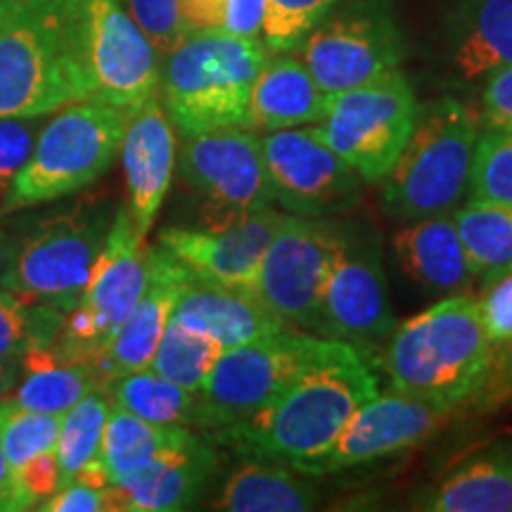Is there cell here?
<instances>
[{"label":"cell","mask_w":512,"mask_h":512,"mask_svg":"<svg viewBox=\"0 0 512 512\" xmlns=\"http://www.w3.org/2000/svg\"><path fill=\"white\" fill-rule=\"evenodd\" d=\"M377 394V377L361 351L337 342L261 411L214 432L242 456L271 460L304 475L323 456L361 403Z\"/></svg>","instance_id":"obj_1"},{"label":"cell","mask_w":512,"mask_h":512,"mask_svg":"<svg viewBox=\"0 0 512 512\" xmlns=\"http://www.w3.org/2000/svg\"><path fill=\"white\" fill-rule=\"evenodd\" d=\"M91 100L79 0H15L0 29V119Z\"/></svg>","instance_id":"obj_2"},{"label":"cell","mask_w":512,"mask_h":512,"mask_svg":"<svg viewBox=\"0 0 512 512\" xmlns=\"http://www.w3.org/2000/svg\"><path fill=\"white\" fill-rule=\"evenodd\" d=\"M491 347L477 299L453 294L396 325L384 368L396 392L456 408L484 382Z\"/></svg>","instance_id":"obj_3"},{"label":"cell","mask_w":512,"mask_h":512,"mask_svg":"<svg viewBox=\"0 0 512 512\" xmlns=\"http://www.w3.org/2000/svg\"><path fill=\"white\" fill-rule=\"evenodd\" d=\"M271 48L261 38L211 31L185 36L166 55L159 91L166 117L181 136L245 128L252 83Z\"/></svg>","instance_id":"obj_4"},{"label":"cell","mask_w":512,"mask_h":512,"mask_svg":"<svg viewBox=\"0 0 512 512\" xmlns=\"http://www.w3.org/2000/svg\"><path fill=\"white\" fill-rule=\"evenodd\" d=\"M479 117L451 95L418 102L406 147L382 181V204L401 221L451 214L467 188Z\"/></svg>","instance_id":"obj_5"},{"label":"cell","mask_w":512,"mask_h":512,"mask_svg":"<svg viewBox=\"0 0 512 512\" xmlns=\"http://www.w3.org/2000/svg\"><path fill=\"white\" fill-rule=\"evenodd\" d=\"M131 114L98 100L62 107L38 133L29 162L12 185L5 214L93 185L119 155Z\"/></svg>","instance_id":"obj_6"},{"label":"cell","mask_w":512,"mask_h":512,"mask_svg":"<svg viewBox=\"0 0 512 512\" xmlns=\"http://www.w3.org/2000/svg\"><path fill=\"white\" fill-rule=\"evenodd\" d=\"M112 219L105 204L83 202L36 223L17 245H10L0 273L3 290L24 302L74 311Z\"/></svg>","instance_id":"obj_7"},{"label":"cell","mask_w":512,"mask_h":512,"mask_svg":"<svg viewBox=\"0 0 512 512\" xmlns=\"http://www.w3.org/2000/svg\"><path fill=\"white\" fill-rule=\"evenodd\" d=\"M337 342L283 330L226 349L197 394V427L214 434L261 411L306 368L328 356Z\"/></svg>","instance_id":"obj_8"},{"label":"cell","mask_w":512,"mask_h":512,"mask_svg":"<svg viewBox=\"0 0 512 512\" xmlns=\"http://www.w3.org/2000/svg\"><path fill=\"white\" fill-rule=\"evenodd\" d=\"M292 53L335 95L401 69L406 43L392 0H337Z\"/></svg>","instance_id":"obj_9"},{"label":"cell","mask_w":512,"mask_h":512,"mask_svg":"<svg viewBox=\"0 0 512 512\" xmlns=\"http://www.w3.org/2000/svg\"><path fill=\"white\" fill-rule=\"evenodd\" d=\"M418 100L401 69L330 95L318 128L366 183H382L411 138Z\"/></svg>","instance_id":"obj_10"},{"label":"cell","mask_w":512,"mask_h":512,"mask_svg":"<svg viewBox=\"0 0 512 512\" xmlns=\"http://www.w3.org/2000/svg\"><path fill=\"white\" fill-rule=\"evenodd\" d=\"M145 238L133 226L126 207L114 211L105 245L95 259L91 278L74 311L64 316L55 347L64 356L88 363L105 349L114 332L124 323L147 283Z\"/></svg>","instance_id":"obj_11"},{"label":"cell","mask_w":512,"mask_h":512,"mask_svg":"<svg viewBox=\"0 0 512 512\" xmlns=\"http://www.w3.org/2000/svg\"><path fill=\"white\" fill-rule=\"evenodd\" d=\"M181 178L200 200L202 228H223L275 204L259 133L249 128L185 136Z\"/></svg>","instance_id":"obj_12"},{"label":"cell","mask_w":512,"mask_h":512,"mask_svg":"<svg viewBox=\"0 0 512 512\" xmlns=\"http://www.w3.org/2000/svg\"><path fill=\"white\" fill-rule=\"evenodd\" d=\"M344 230L325 219L285 214L268 242L252 294L287 330L318 332L325 280Z\"/></svg>","instance_id":"obj_13"},{"label":"cell","mask_w":512,"mask_h":512,"mask_svg":"<svg viewBox=\"0 0 512 512\" xmlns=\"http://www.w3.org/2000/svg\"><path fill=\"white\" fill-rule=\"evenodd\" d=\"M91 100L136 112L159 91L157 48L119 0H79Z\"/></svg>","instance_id":"obj_14"},{"label":"cell","mask_w":512,"mask_h":512,"mask_svg":"<svg viewBox=\"0 0 512 512\" xmlns=\"http://www.w3.org/2000/svg\"><path fill=\"white\" fill-rule=\"evenodd\" d=\"M275 202L287 214L328 219L354 207L361 178L337 155L318 126L259 133Z\"/></svg>","instance_id":"obj_15"},{"label":"cell","mask_w":512,"mask_h":512,"mask_svg":"<svg viewBox=\"0 0 512 512\" xmlns=\"http://www.w3.org/2000/svg\"><path fill=\"white\" fill-rule=\"evenodd\" d=\"M394 328L380 240L344 230L325 280L318 332L356 349H375L387 342Z\"/></svg>","instance_id":"obj_16"},{"label":"cell","mask_w":512,"mask_h":512,"mask_svg":"<svg viewBox=\"0 0 512 512\" xmlns=\"http://www.w3.org/2000/svg\"><path fill=\"white\" fill-rule=\"evenodd\" d=\"M451 411L453 408L441 403L396 389L370 396L356 408L328 451L306 467L304 475H332L418 446L444 425Z\"/></svg>","instance_id":"obj_17"},{"label":"cell","mask_w":512,"mask_h":512,"mask_svg":"<svg viewBox=\"0 0 512 512\" xmlns=\"http://www.w3.org/2000/svg\"><path fill=\"white\" fill-rule=\"evenodd\" d=\"M283 219V211L268 207L223 228H166L159 245L200 278L252 294L268 242Z\"/></svg>","instance_id":"obj_18"},{"label":"cell","mask_w":512,"mask_h":512,"mask_svg":"<svg viewBox=\"0 0 512 512\" xmlns=\"http://www.w3.org/2000/svg\"><path fill=\"white\" fill-rule=\"evenodd\" d=\"M188 266L176 259L162 245L147 254V283L138 304L119 325L105 349L95 356L93 370L100 380V392L105 384L121 375L138 373L150 368L159 339L176 309L178 294L188 280Z\"/></svg>","instance_id":"obj_19"},{"label":"cell","mask_w":512,"mask_h":512,"mask_svg":"<svg viewBox=\"0 0 512 512\" xmlns=\"http://www.w3.org/2000/svg\"><path fill=\"white\" fill-rule=\"evenodd\" d=\"M119 152L126 176L128 216L138 233L147 238L166 200L176 166L174 124L157 95L128 117Z\"/></svg>","instance_id":"obj_20"},{"label":"cell","mask_w":512,"mask_h":512,"mask_svg":"<svg viewBox=\"0 0 512 512\" xmlns=\"http://www.w3.org/2000/svg\"><path fill=\"white\" fill-rule=\"evenodd\" d=\"M448 72L484 83L512 64V0H448L441 19Z\"/></svg>","instance_id":"obj_21"},{"label":"cell","mask_w":512,"mask_h":512,"mask_svg":"<svg viewBox=\"0 0 512 512\" xmlns=\"http://www.w3.org/2000/svg\"><path fill=\"white\" fill-rule=\"evenodd\" d=\"M216 470L214 451L192 437L124 484H107V510L174 512L200 501Z\"/></svg>","instance_id":"obj_22"},{"label":"cell","mask_w":512,"mask_h":512,"mask_svg":"<svg viewBox=\"0 0 512 512\" xmlns=\"http://www.w3.org/2000/svg\"><path fill=\"white\" fill-rule=\"evenodd\" d=\"M171 316L185 328L216 339L223 351L287 330L283 320L275 318L254 294L204 280L192 271Z\"/></svg>","instance_id":"obj_23"},{"label":"cell","mask_w":512,"mask_h":512,"mask_svg":"<svg viewBox=\"0 0 512 512\" xmlns=\"http://www.w3.org/2000/svg\"><path fill=\"white\" fill-rule=\"evenodd\" d=\"M330 95L318 86L299 55L275 53L266 57L252 83L245 128L254 133L320 124Z\"/></svg>","instance_id":"obj_24"},{"label":"cell","mask_w":512,"mask_h":512,"mask_svg":"<svg viewBox=\"0 0 512 512\" xmlns=\"http://www.w3.org/2000/svg\"><path fill=\"white\" fill-rule=\"evenodd\" d=\"M394 256L415 285L439 297L467 294L477 280L460 242L453 211L408 221V226L394 235Z\"/></svg>","instance_id":"obj_25"},{"label":"cell","mask_w":512,"mask_h":512,"mask_svg":"<svg viewBox=\"0 0 512 512\" xmlns=\"http://www.w3.org/2000/svg\"><path fill=\"white\" fill-rule=\"evenodd\" d=\"M427 512H510L512 444L484 448L420 498Z\"/></svg>","instance_id":"obj_26"},{"label":"cell","mask_w":512,"mask_h":512,"mask_svg":"<svg viewBox=\"0 0 512 512\" xmlns=\"http://www.w3.org/2000/svg\"><path fill=\"white\" fill-rule=\"evenodd\" d=\"M100 389V380L88 363L64 356L55 344L36 347L19 358V382L5 406L64 415L83 396Z\"/></svg>","instance_id":"obj_27"},{"label":"cell","mask_w":512,"mask_h":512,"mask_svg":"<svg viewBox=\"0 0 512 512\" xmlns=\"http://www.w3.org/2000/svg\"><path fill=\"white\" fill-rule=\"evenodd\" d=\"M219 486L211 508L226 512H306L320 503L313 484L292 467L249 458Z\"/></svg>","instance_id":"obj_28"},{"label":"cell","mask_w":512,"mask_h":512,"mask_svg":"<svg viewBox=\"0 0 512 512\" xmlns=\"http://www.w3.org/2000/svg\"><path fill=\"white\" fill-rule=\"evenodd\" d=\"M195 437L188 427H169L147 422L112 406L102 434V463L110 484H124L147 470L155 460Z\"/></svg>","instance_id":"obj_29"},{"label":"cell","mask_w":512,"mask_h":512,"mask_svg":"<svg viewBox=\"0 0 512 512\" xmlns=\"http://www.w3.org/2000/svg\"><path fill=\"white\" fill-rule=\"evenodd\" d=\"M102 392L112 406L155 425L197 427V406H200L197 394L166 380L152 368L121 375L105 384Z\"/></svg>","instance_id":"obj_30"},{"label":"cell","mask_w":512,"mask_h":512,"mask_svg":"<svg viewBox=\"0 0 512 512\" xmlns=\"http://www.w3.org/2000/svg\"><path fill=\"white\" fill-rule=\"evenodd\" d=\"M453 219L475 278L491 285L512 271V207L470 200Z\"/></svg>","instance_id":"obj_31"},{"label":"cell","mask_w":512,"mask_h":512,"mask_svg":"<svg viewBox=\"0 0 512 512\" xmlns=\"http://www.w3.org/2000/svg\"><path fill=\"white\" fill-rule=\"evenodd\" d=\"M223 354V347L204 332L185 328L171 316L159 339L150 368L166 380L200 394L204 380Z\"/></svg>","instance_id":"obj_32"},{"label":"cell","mask_w":512,"mask_h":512,"mask_svg":"<svg viewBox=\"0 0 512 512\" xmlns=\"http://www.w3.org/2000/svg\"><path fill=\"white\" fill-rule=\"evenodd\" d=\"M110 408L112 403L105 392L95 389L62 415L55 444L57 463H60V489L79 475L83 465L102 456V434H105Z\"/></svg>","instance_id":"obj_33"},{"label":"cell","mask_w":512,"mask_h":512,"mask_svg":"<svg viewBox=\"0 0 512 512\" xmlns=\"http://www.w3.org/2000/svg\"><path fill=\"white\" fill-rule=\"evenodd\" d=\"M67 313L50 304L24 302L0 287V358H22L36 347H50Z\"/></svg>","instance_id":"obj_34"},{"label":"cell","mask_w":512,"mask_h":512,"mask_svg":"<svg viewBox=\"0 0 512 512\" xmlns=\"http://www.w3.org/2000/svg\"><path fill=\"white\" fill-rule=\"evenodd\" d=\"M467 192L472 202L512 207V131L484 128V133H479Z\"/></svg>","instance_id":"obj_35"},{"label":"cell","mask_w":512,"mask_h":512,"mask_svg":"<svg viewBox=\"0 0 512 512\" xmlns=\"http://www.w3.org/2000/svg\"><path fill=\"white\" fill-rule=\"evenodd\" d=\"M62 415L27 411L0 403V446L10 467L27 463L38 453L55 448Z\"/></svg>","instance_id":"obj_36"},{"label":"cell","mask_w":512,"mask_h":512,"mask_svg":"<svg viewBox=\"0 0 512 512\" xmlns=\"http://www.w3.org/2000/svg\"><path fill=\"white\" fill-rule=\"evenodd\" d=\"M337 0H266L264 43L273 53H292L313 24Z\"/></svg>","instance_id":"obj_37"},{"label":"cell","mask_w":512,"mask_h":512,"mask_svg":"<svg viewBox=\"0 0 512 512\" xmlns=\"http://www.w3.org/2000/svg\"><path fill=\"white\" fill-rule=\"evenodd\" d=\"M41 117H5L0 119V216L5 214L10 190L15 185L19 171L29 162L38 133Z\"/></svg>","instance_id":"obj_38"},{"label":"cell","mask_w":512,"mask_h":512,"mask_svg":"<svg viewBox=\"0 0 512 512\" xmlns=\"http://www.w3.org/2000/svg\"><path fill=\"white\" fill-rule=\"evenodd\" d=\"M136 19L157 53L166 57L185 38L181 24V0H119Z\"/></svg>","instance_id":"obj_39"},{"label":"cell","mask_w":512,"mask_h":512,"mask_svg":"<svg viewBox=\"0 0 512 512\" xmlns=\"http://www.w3.org/2000/svg\"><path fill=\"white\" fill-rule=\"evenodd\" d=\"M12 479H15L22 510H31L48 501L60 489V463H57L55 448H48L29 458L27 463L12 467Z\"/></svg>","instance_id":"obj_40"},{"label":"cell","mask_w":512,"mask_h":512,"mask_svg":"<svg viewBox=\"0 0 512 512\" xmlns=\"http://www.w3.org/2000/svg\"><path fill=\"white\" fill-rule=\"evenodd\" d=\"M486 337L494 344L512 342V271L486 285L482 299H477Z\"/></svg>","instance_id":"obj_41"},{"label":"cell","mask_w":512,"mask_h":512,"mask_svg":"<svg viewBox=\"0 0 512 512\" xmlns=\"http://www.w3.org/2000/svg\"><path fill=\"white\" fill-rule=\"evenodd\" d=\"M479 121L491 131H512V64L484 81Z\"/></svg>","instance_id":"obj_42"},{"label":"cell","mask_w":512,"mask_h":512,"mask_svg":"<svg viewBox=\"0 0 512 512\" xmlns=\"http://www.w3.org/2000/svg\"><path fill=\"white\" fill-rule=\"evenodd\" d=\"M43 512H100L107 510L105 489L83 484L79 479L69 482L62 489H57L48 501L38 505Z\"/></svg>","instance_id":"obj_43"},{"label":"cell","mask_w":512,"mask_h":512,"mask_svg":"<svg viewBox=\"0 0 512 512\" xmlns=\"http://www.w3.org/2000/svg\"><path fill=\"white\" fill-rule=\"evenodd\" d=\"M264 19L266 0H226L223 34L238 38H261L264 36Z\"/></svg>","instance_id":"obj_44"},{"label":"cell","mask_w":512,"mask_h":512,"mask_svg":"<svg viewBox=\"0 0 512 512\" xmlns=\"http://www.w3.org/2000/svg\"><path fill=\"white\" fill-rule=\"evenodd\" d=\"M226 0H181V24L185 36L223 31Z\"/></svg>","instance_id":"obj_45"},{"label":"cell","mask_w":512,"mask_h":512,"mask_svg":"<svg viewBox=\"0 0 512 512\" xmlns=\"http://www.w3.org/2000/svg\"><path fill=\"white\" fill-rule=\"evenodd\" d=\"M22 510V501H19L15 479H12V467L5 458L3 446H0V512H17Z\"/></svg>","instance_id":"obj_46"},{"label":"cell","mask_w":512,"mask_h":512,"mask_svg":"<svg viewBox=\"0 0 512 512\" xmlns=\"http://www.w3.org/2000/svg\"><path fill=\"white\" fill-rule=\"evenodd\" d=\"M19 382V358H0V401L12 394Z\"/></svg>","instance_id":"obj_47"},{"label":"cell","mask_w":512,"mask_h":512,"mask_svg":"<svg viewBox=\"0 0 512 512\" xmlns=\"http://www.w3.org/2000/svg\"><path fill=\"white\" fill-rule=\"evenodd\" d=\"M8 252H10V242L5 238L3 230H0V273H3L5 261H8Z\"/></svg>","instance_id":"obj_48"},{"label":"cell","mask_w":512,"mask_h":512,"mask_svg":"<svg viewBox=\"0 0 512 512\" xmlns=\"http://www.w3.org/2000/svg\"><path fill=\"white\" fill-rule=\"evenodd\" d=\"M12 8H15V0H0V29H3L5 19H8Z\"/></svg>","instance_id":"obj_49"},{"label":"cell","mask_w":512,"mask_h":512,"mask_svg":"<svg viewBox=\"0 0 512 512\" xmlns=\"http://www.w3.org/2000/svg\"><path fill=\"white\" fill-rule=\"evenodd\" d=\"M510 375H512V351H510Z\"/></svg>","instance_id":"obj_50"}]
</instances>
